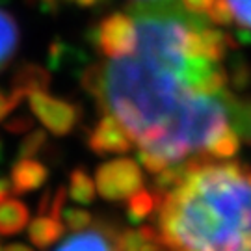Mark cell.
Returning <instances> with one entry per match:
<instances>
[{
  "mask_svg": "<svg viewBox=\"0 0 251 251\" xmlns=\"http://www.w3.org/2000/svg\"><path fill=\"white\" fill-rule=\"evenodd\" d=\"M238 149H240V136L229 125L206 145L205 151L208 156H212L216 160H225V158H233Z\"/></svg>",
  "mask_w": 251,
  "mask_h": 251,
  "instance_id": "15",
  "label": "cell"
},
{
  "mask_svg": "<svg viewBox=\"0 0 251 251\" xmlns=\"http://www.w3.org/2000/svg\"><path fill=\"white\" fill-rule=\"evenodd\" d=\"M52 73L39 63H21L11 76V93L21 100L28 99L32 93L49 91Z\"/></svg>",
  "mask_w": 251,
  "mask_h": 251,
  "instance_id": "8",
  "label": "cell"
},
{
  "mask_svg": "<svg viewBox=\"0 0 251 251\" xmlns=\"http://www.w3.org/2000/svg\"><path fill=\"white\" fill-rule=\"evenodd\" d=\"M69 198L78 205H91L95 201V180L90 177V173L84 168H75L69 175Z\"/></svg>",
  "mask_w": 251,
  "mask_h": 251,
  "instance_id": "14",
  "label": "cell"
},
{
  "mask_svg": "<svg viewBox=\"0 0 251 251\" xmlns=\"http://www.w3.org/2000/svg\"><path fill=\"white\" fill-rule=\"evenodd\" d=\"M106 0H76V4L82 6V8H93V6H99Z\"/></svg>",
  "mask_w": 251,
  "mask_h": 251,
  "instance_id": "29",
  "label": "cell"
},
{
  "mask_svg": "<svg viewBox=\"0 0 251 251\" xmlns=\"http://www.w3.org/2000/svg\"><path fill=\"white\" fill-rule=\"evenodd\" d=\"M227 75H229L231 86L236 91H244L251 86V63L246 58H242V56L233 58Z\"/></svg>",
  "mask_w": 251,
  "mask_h": 251,
  "instance_id": "17",
  "label": "cell"
},
{
  "mask_svg": "<svg viewBox=\"0 0 251 251\" xmlns=\"http://www.w3.org/2000/svg\"><path fill=\"white\" fill-rule=\"evenodd\" d=\"M21 102H23V100L19 99V97H15L11 91H9V93H4V91L0 90V123H2Z\"/></svg>",
  "mask_w": 251,
  "mask_h": 251,
  "instance_id": "24",
  "label": "cell"
},
{
  "mask_svg": "<svg viewBox=\"0 0 251 251\" xmlns=\"http://www.w3.org/2000/svg\"><path fill=\"white\" fill-rule=\"evenodd\" d=\"M32 114L54 136H67L82 119V108L69 100L49 95V91H37L28 97Z\"/></svg>",
  "mask_w": 251,
  "mask_h": 251,
  "instance_id": "5",
  "label": "cell"
},
{
  "mask_svg": "<svg viewBox=\"0 0 251 251\" xmlns=\"http://www.w3.org/2000/svg\"><path fill=\"white\" fill-rule=\"evenodd\" d=\"M49 179V170L43 162L36 158H19L9 175L11 182V192H15L19 196H25L30 192H36L41 188Z\"/></svg>",
  "mask_w": 251,
  "mask_h": 251,
  "instance_id": "9",
  "label": "cell"
},
{
  "mask_svg": "<svg viewBox=\"0 0 251 251\" xmlns=\"http://www.w3.org/2000/svg\"><path fill=\"white\" fill-rule=\"evenodd\" d=\"M21 43V30L13 15L0 8V71L8 67L19 50Z\"/></svg>",
  "mask_w": 251,
  "mask_h": 251,
  "instance_id": "12",
  "label": "cell"
},
{
  "mask_svg": "<svg viewBox=\"0 0 251 251\" xmlns=\"http://www.w3.org/2000/svg\"><path fill=\"white\" fill-rule=\"evenodd\" d=\"M2 156H4V144H2V140H0V160H2Z\"/></svg>",
  "mask_w": 251,
  "mask_h": 251,
  "instance_id": "30",
  "label": "cell"
},
{
  "mask_svg": "<svg viewBox=\"0 0 251 251\" xmlns=\"http://www.w3.org/2000/svg\"><path fill=\"white\" fill-rule=\"evenodd\" d=\"M91 43L108 60H121L136 50L138 30L132 15L121 11L100 19L91 30Z\"/></svg>",
  "mask_w": 251,
  "mask_h": 251,
  "instance_id": "3",
  "label": "cell"
},
{
  "mask_svg": "<svg viewBox=\"0 0 251 251\" xmlns=\"http://www.w3.org/2000/svg\"><path fill=\"white\" fill-rule=\"evenodd\" d=\"M205 15L210 23H214L218 26H229V25H233L234 21L233 11L229 8L227 0H214V4L206 9Z\"/></svg>",
  "mask_w": 251,
  "mask_h": 251,
  "instance_id": "20",
  "label": "cell"
},
{
  "mask_svg": "<svg viewBox=\"0 0 251 251\" xmlns=\"http://www.w3.org/2000/svg\"><path fill=\"white\" fill-rule=\"evenodd\" d=\"M138 160H140V164H144V168L149 171V173H160L164 168L170 166L166 160H162L160 156L151 154V152H145V151H138Z\"/></svg>",
  "mask_w": 251,
  "mask_h": 251,
  "instance_id": "23",
  "label": "cell"
},
{
  "mask_svg": "<svg viewBox=\"0 0 251 251\" xmlns=\"http://www.w3.org/2000/svg\"><path fill=\"white\" fill-rule=\"evenodd\" d=\"M0 251H34L32 248H28L26 244H8L6 248H2Z\"/></svg>",
  "mask_w": 251,
  "mask_h": 251,
  "instance_id": "28",
  "label": "cell"
},
{
  "mask_svg": "<svg viewBox=\"0 0 251 251\" xmlns=\"http://www.w3.org/2000/svg\"><path fill=\"white\" fill-rule=\"evenodd\" d=\"M49 145L47 130L32 128L19 145V158H36L39 152H43Z\"/></svg>",
  "mask_w": 251,
  "mask_h": 251,
  "instance_id": "16",
  "label": "cell"
},
{
  "mask_svg": "<svg viewBox=\"0 0 251 251\" xmlns=\"http://www.w3.org/2000/svg\"><path fill=\"white\" fill-rule=\"evenodd\" d=\"M69 52H71V49H69V45L65 41L52 39V43L49 45V50H47V63H49V67L52 71L62 69L65 60H69Z\"/></svg>",
  "mask_w": 251,
  "mask_h": 251,
  "instance_id": "19",
  "label": "cell"
},
{
  "mask_svg": "<svg viewBox=\"0 0 251 251\" xmlns=\"http://www.w3.org/2000/svg\"><path fill=\"white\" fill-rule=\"evenodd\" d=\"M9 194H11V182L6 177H0V203L6 201Z\"/></svg>",
  "mask_w": 251,
  "mask_h": 251,
  "instance_id": "27",
  "label": "cell"
},
{
  "mask_svg": "<svg viewBox=\"0 0 251 251\" xmlns=\"http://www.w3.org/2000/svg\"><path fill=\"white\" fill-rule=\"evenodd\" d=\"M88 147L91 152L106 156V154H125L132 149V140L126 134L123 125L110 114H102L95 126L88 134Z\"/></svg>",
  "mask_w": 251,
  "mask_h": 251,
  "instance_id": "6",
  "label": "cell"
},
{
  "mask_svg": "<svg viewBox=\"0 0 251 251\" xmlns=\"http://www.w3.org/2000/svg\"><path fill=\"white\" fill-rule=\"evenodd\" d=\"M63 231L65 227L62 220L50 214H39L28 224V238L39 250H47L54 242H58L63 236Z\"/></svg>",
  "mask_w": 251,
  "mask_h": 251,
  "instance_id": "10",
  "label": "cell"
},
{
  "mask_svg": "<svg viewBox=\"0 0 251 251\" xmlns=\"http://www.w3.org/2000/svg\"><path fill=\"white\" fill-rule=\"evenodd\" d=\"M116 229L112 225L93 224L91 231H80L73 233L67 240H63L56 251H116L114 248V238H116Z\"/></svg>",
  "mask_w": 251,
  "mask_h": 251,
  "instance_id": "7",
  "label": "cell"
},
{
  "mask_svg": "<svg viewBox=\"0 0 251 251\" xmlns=\"http://www.w3.org/2000/svg\"><path fill=\"white\" fill-rule=\"evenodd\" d=\"M39 4L43 13H56L58 11V0H34Z\"/></svg>",
  "mask_w": 251,
  "mask_h": 251,
  "instance_id": "26",
  "label": "cell"
},
{
  "mask_svg": "<svg viewBox=\"0 0 251 251\" xmlns=\"http://www.w3.org/2000/svg\"><path fill=\"white\" fill-rule=\"evenodd\" d=\"M62 224L71 233H80L93 225V216L84 208H63Z\"/></svg>",
  "mask_w": 251,
  "mask_h": 251,
  "instance_id": "18",
  "label": "cell"
},
{
  "mask_svg": "<svg viewBox=\"0 0 251 251\" xmlns=\"http://www.w3.org/2000/svg\"><path fill=\"white\" fill-rule=\"evenodd\" d=\"M65 2H76V0H65Z\"/></svg>",
  "mask_w": 251,
  "mask_h": 251,
  "instance_id": "31",
  "label": "cell"
},
{
  "mask_svg": "<svg viewBox=\"0 0 251 251\" xmlns=\"http://www.w3.org/2000/svg\"><path fill=\"white\" fill-rule=\"evenodd\" d=\"M145 2H156V0H145Z\"/></svg>",
  "mask_w": 251,
  "mask_h": 251,
  "instance_id": "32",
  "label": "cell"
},
{
  "mask_svg": "<svg viewBox=\"0 0 251 251\" xmlns=\"http://www.w3.org/2000/svg\"><path fill=\"white\" fill-rule=\"evenodd\" d=\"M30 224V210L19 199H6L0 203V234L11 236L25 231Z\"/></svg>",
  "mask_w": 251,
  "mask_h": 251,
  "instance_id": "11",
  "label": "cell"
},
{
  "mask_svg": "<svg viewBox=\"0 0 251 251\" xmlns=\"http://www.w3.org/2000/svg\"><path fill=\"white\" fill-rule=\"evenodd\" d=\"M158 203H160V194H156L154 190L140 188L126 201V220L134 225L144 224L149 216L156 212Z\"/></svg>",
  "mask_w": 251,
  "mask_h": 251,
  "instance_id": "13",
  "label": "cell"
},
{
  "mask_svg": "<svg viewBox=\"0 0 251 251\" xmlns=\"http://www.w3.org/2000/svg\"><path fill=\"white\" fill-rule=\"evenodd\" d=\"M136 50L121 60L91 63L82 88L102 114L123 125L138 151L154 152L170 136L182 106L196 95H220L229 75L220 63L186 52L190 17L170 0L132 4Z\"/></svg>",
  "mask_w": 251,
  "mask_h": 251,
  "instance_id": "1",
  "label": "cell"
},
{
  "mask_svg": "<svg viewBox=\"0 0 251 251\" xmlns=\"http://www.w3.org/2000/svg\"><path fill=\"white\" fill-rule=\"evenodd\" d=\"M156 212L170 251H251V170L194 154L184 180L160 194Z\"/></svg>",
  "mask_w": 251,
  "mask_h": 251,
  "instance_id": "2",
  "label": "cell"
},
{
  "mask_svg": "<svg viewBox=\"0 0 251 251\" xmlns=\"http://www.w3.org/2000/svg\"><path fill=\"white\" fill-rule=\"evenodd\" d=\"M180 4L192 15H201L206 13V9L214 4V0H180Z\"/></svg>",
  "mask_w": 251,
  "mask_h": 251,
  "instance_id": "25",
  "label": "cell"
},
{
  "mask_svg": "<svg viewBox=\"0 0 251 251\" xmlns=\"http://www.w3.org/2000/svg\"><path fill=\"white\" fill-rule=\"evenodd\" d=\"M4 128H6V132H9V134H28L34 128V119L30 116H26V114L13 116L6 121Z\"/></svg>",
  "mask_w": 251,
  "mask_h": 251,
  "instance_id": "22",
  "label": "cell"
},
{
  "mask_svg": "<svg viewBox=\"0 0 251 251\" xmlns=\"http://www.w3.org/2000/svg\"><path fill=\"white\" fill-rule=\"evenodd\" d=\"M240 30L251 32V0H227Z\"/></svg>",
  "mask_w": 251,
  "mask_h": 251,
  "instance_id": "21",
  "label": "cell"
},
{
  "mask_svg": "<svg viewBox=\"0 0 251 251\" xmlns=\"http://www.w3.org/2000/svg\"><path fill=\"white\" fill-rule=\"evenodd\" d=\"M95 188L106 201H125L144 188V173L132 158H114L95 171Z\"/></svg>",
  "mask_w": 251,
  "mask_h": 251,
  "instance_id": "4",
  "label": "cell"
}]
</instances>
